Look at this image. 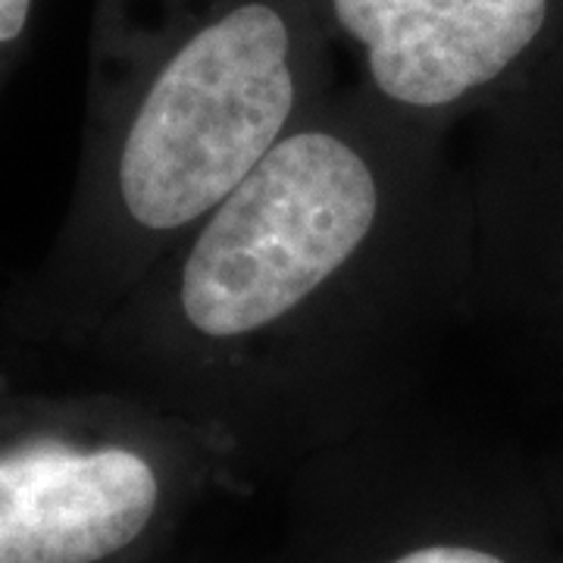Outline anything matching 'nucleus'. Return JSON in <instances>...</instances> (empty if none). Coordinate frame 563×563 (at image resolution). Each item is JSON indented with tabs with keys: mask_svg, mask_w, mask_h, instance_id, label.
Wrapping results in <instances>:
<instances>
[{
	"mask_svg": "<svg viewBox=\"0 0 563 563\" xmlns=\"http://www.w3.org/2000/svg\"><path fill=\"white\" fill-rule=\"evenodd\" d=\"M32 0H0V73L29 29Z\"/></svg>",
	"mask_w": 563,
	"mask_h": 563,
	"instance_id": "obj_7",
	"label": "nucleus"
},
{
	"mask_svg": "<svg viewBox=\"0 0 563 563\" xmlns=\"http://www.w3.org/2000/svg\"><path fill=\"white\" fill-rule=\"evenodd\" d=\"M363 91L451 132L483 120L563 44V0H317Z\"/></svg>",
	"mask_w": 563,
	"mask_h": 563,
	"instance_id": "obj_5",
	"label": "nucleus"
},
{
	"mask_svg": "<svg viewBox=\"0 0 563 563\" xmlns=\"http://www.w3.org/2000/svg\"><path fill=\"white\" fill-rule=\"evenodd\" d=\"M476 125L470 329L526 379L563 395V44Z\"/></svg>",
	"mask_w": 563,
	"mask_h": 563,
	"instance_id": "obj_4",
	"label": "nucleus"
},
{
	"mask_svg": "<svg viewBox=\"0 0 563 563\" xmlns=\"http://www.w3.org/2000/svg\"><path fill=\"white\" fill-rule=\"evenodd\" d=\"M229 454L129 391L0 376V563H139Z\"/></svg>",
	"mask_w": 563,
	"mask_h": 563,
	"instance_id": "obj_3",
	"label": "nucleus"
},
{
	"mask_svg": "<svg viewBox=\"0 0 563 563\" xmlns=\"http://www.w3.org/2000/svg\"><path fill=\"white\" fill-rule=\"evenodd\" d=\"M473 288L451 132L335 81L69 357L229 457L320 454L417 404Z\"/></svg>",
	"mask_w": 563,
	"mask_h": 563,
	"instance_id": "obj_1",
	"label": "nucleus"
},
{
	"mask_svg": "<svg viewBox=\"0 0 563 563\" xmlns=\"http://www.w3.org/2000/svg\"><path fill=\"white\" fill-rule=\"evenodd\" d=\"M536 470H539L544 498L551 504V517H554V526H558V536H561L563 544V429L561 435L536 457Z\"/></svg>",
	"mask_w": 563,
	"mask_h": 563,
	"instance_id": "obj_6",
	"label": "nucleus"
},
{
	"mask_svg": "<svg viewBox=\"0 0 563 563\" xmlns=\"http://www.w3.org/2000/svg\"><path fill=\"white\" fill-rule=\"evenodd\" d=\"M332 54L317 0H103L73 201L7 339L76 354L335 85Z\"/></svg>",
	"mask_w": 563,
	"mask_h": 563,
	"instance_id": "obj_2",
	"label": "nucleus"
}]
</instances>
